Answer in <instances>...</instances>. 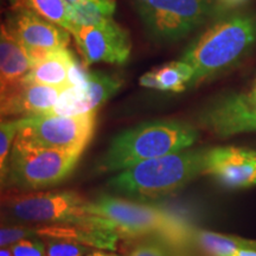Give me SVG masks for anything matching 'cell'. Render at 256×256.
Returning a JSON list of instances; mask_svg holds the SVG:
<instances>
[{
  "label": "cell",
  "instance_id": "1",
  "mask_svg": "<svg viewBox=\"0 0 256 256\" xmlns=\"http://www.w3.org/2000/svg\"><path fill=\"white\" fill-rule=\"evenodd\" d=\"M198 139L197 130L177 120H156L124 130L112 140L98 160V171L121 172L159 156L190 148Z\"/></svg>",
  "mask_w": 256,
  "mask_h": 256
},
{
  "label": "cell",
  "instance_id": "2",
  "mask_svg": "<svg viewBox=\"0 0 256 256\" xmlns=\"http://www.w3.org/2000/svg\"><path fill=\"white\" fill-rule=\"evenodd\" d=\"M256 43V14H238L220 19L196 38L180 60L192 66L190 87L238 63Z\"/></svg>",
  "mask_w": 256,
  "mask_h": 256
},
{
  "label": "cell",
  "instance_id": "3",
  "mask_svg": "<svg viewBox=\"0 0 256 256\" xmlns=\"http://www.w3.org/2000/svg\"><path fill=\"white\" fill-rule=\"evenodd\" d=\"M206 150H183L124 170L108 182L114 194L138 202L168 196L203 174Z\"/></svg>",
  "mask_w": 256,
  "mask_h": 256
},
{
  "label": "cell",
  "instance_id": "4",
  "mask_svg": "<svg viewBox=\"0 0 256 256\" xmlns=\"http://www.w3.org/2000/svg\"><path fill=\"white\" fill-rule=\"evenodd\" d=\"M90 212L110 220L121 238L152 236L176 248L194 241V230L184 220L142 202L104 194L90 202Z\"/></svg>",
  "mask_w": 256,
  "mask_h": 256
},
{
  "label": "cell",
  "instance_id": "5",
  "mask_svg": "<svg viewBox=\"0 0 256 256\" xmlns=\"http://www.w3.org/2000/svg\"><path fill=\"white\" fill-rule=\"evenodd\" d=\"M82 154L30 145L16 138L4 183L20 190H40L60 184L74 171Z\"/></svg>",
  "mask_w": 256,
  "mask_h": 256
},
{
  "label": "cell",
  "instance_id": "6",
  "mask_svg": "<svg viewBox=\"0 0 256 256\" xmlns=\"http://www.w3.org/2000/svg\"><path fill=\"white\" fill-rule=\"evenodd\" d=\"M136 8L153 40L174 43L206 24L220 5L218 0H136Z\"/></svg>",
  "mask_w": 256,
  "mask_h": 256
},
{
  "label": "cell",
  "instance_id": "7",
  "mask_svg": "<svg viewBox=\"0 0 256 256\" xmlns=\"http://www.w3.org/2000/svg\"><path fill=\"white\" fill-rule=\"evenodd\" d=\"M4 203L14 218L28 223L83 224L94 217L90 202L75 191L19 192Z\"/></svg>",
  "mask_w": 256,
  "mask_h": 256
},
{
  "label": "cell",
  "instance_id": "8",
  "mask_svg": "<svg viewBox=\"0 0 256 256\" xmlns=\"http://www.w3.org/2000/svg\"><path fill=\"white\" fill-rule=\"evenodd\" d=\"M96 113L62 116L38 115L19 119L17 139L30 145L82 154L92 142Z\"/></svg>",
  "mask_w": 256,
  "mask_h": 256
},
{
  "label": "cell",
  "instance_id": "9",
  "mask_svg": "<svg viewBox=\"0 0 256 256\" xmlns=\"http://www.w3.org/2000/svg\"><path fill=\"white\" fill-rule=\"evenodd\" d=\"M70 34L75 40L86 66L94 63H126L130 56V34L113 18L89 26H74Z\"/></svg>",
  "mask_w": 256,
  "mask_h": 256
},
{
  "label": "cell",
  "instance_id": "10",
  "mask_svg": "<svg viewBox=\"0 0 256 256\" xmlns=\"http://www.w3.org/2000/svg\"><path fill=\"white\" fill-rule=\"evenodd\" d=\"M203 174L230 190L256 185V151L236 146L208 148L203 156Z\"/></svg>",
  "mask_w": 256,
  "mask_h": 256
},
{
  "label": "cell",
  "instance_id": "11",
  "mask_svg": "<svg viewBox=\"0 0 256 256\" xmlns=\"http://www.w3.org/2000/svg\"><path fill=\"white\" fill-rule=\"evenodd\" d=\"M122 80L106 72H88L81 84L72 86L60 94L52 110L44 115L76 116L98 113V110L119 92Z\"/></svg>",
  "mask_w": 256,
  "mask_h": 256
},
{
  "label": "cell",
  "instance_id": "12",
  "mask_svg": "<svg viewBox=\"0 0 256 256\" xmlns=\"http://www.w3.org/2000/svg\"><path fill=\"white\" fill-rule=\"evenodd\" d=\"M5 25L26 50L68 49V30L23 5L12 8Z\"/></svg>",
  "mask_w": 256,
  "mask_h": 256
},
{
  "label": "cell",
  "instance_id": "13",
  "mask_svg": "<svg viewBox=\"0 0 256 256\" xmlns=\"http://www.w3.org/2000/svg\"><path fill=\"white\" fill-rule=\"evenodd\" d=\"M200 122L220 138L256 133V108L244 94H230L206 106L200 114Z\"/></svg>",
  "mask_w": 256,
  "mask_h": 256
},
{
  "label": "cell",
  "instance_id": "14",
  "mask_svg": "<svg viewBox=\"0 0 256 256\" xmlns=\"http://www.w3.org/2000/svg\"><path fill=\"white\" fill-rule=\"evenodd\" d=\"M63 90L38 83L22 82L17 87L2 94V116L23 118L46 114L55 107Z\"/></svg>",
  "mask_w": 256,
  "mask_h": 256
},
{
  "label": "cell",
  "instance_id": "15",
  "mask_svg": "<svg viewBox=\"0 0 256 256\" xmlns=\"http://www.w3.org/2000/svg\"><path fill=\"white\" fill-rule=\"evenodd\" d=\"M31 60L25 48L14 37L5 24L0 34V83L2 94L20 84L31 69Z\"/></svg>",
  "mask_w": 256,
  "mask_h": 256
},
{
  "label": "cell",
  "instance_id": "16",
  "mask_svg": "<svg viewBox=\"0 0 256 256\" xmlns=\"http://www.w3.org/2000/svg\"><path fill=\"white\" fill-rule=\"evenodd\" d=\"M75 62V57L68 49L50 50L46 56L32 63L23 82L38 83L66 90L72 87L69 74Z\"/></svg>",
  "mask_w": 256,
  "mask_h": 256
},
{
  "label": "cell",
  "instance_id": "17",
  "mask_svg": "<svg viewBox=\"0 0 256 256\" xmlns=\"http://www.w3.org/2000/svg\"><path fill=\"white\" fill-rule=\"evenodd\" d=\"M194 241L211 256H234L240 249H256V241L209 230H194Z\"/></svg>",
  "mask_w": 256,
  "mask_h": 256
},
{
  "label": "cell",
  "instance_id": "18",
  "mask_svg": "<svg viewBox=\"0 0 256 256\" xmlns=\"http://www.w3.org/2000/svg\"><path fill=\"white\" fill-rule=\"evenodd\" d=\"M156 83H158V90L182 92L190 87V83L194 78V72L191 66L183 60H176L158 69L153 70Z\"/></svg>",
  "mask_w": 256,
  "mask_h": 256
},
{
  "label": "cell",
  "instance_id": "19",
  "mask_svg": "<svg viewBox=\"0 0 256 256\" xmlns=\"http://www.w3.org/2000/svg\"><path fill=\"white\" fill-rule=\"evenodd\" d=\"M114 12L115 0L114 2H86L78 5H70L72 28L104 23L108 19L113 18Z\"/></svg>",
  "mask_w": 256,
  "mask_h": 256
},
{
  "label": "cell",
  "instance_id": "20",
  "mask_svg": "<svg viewBox=\"0 0 256 256\" xmlns=\"http://www.w3.org/2000/svg\"><path fill=\"white\" fill-rule=\"evenodd\" d=\"M20 4L70 32V4L66 0H20Z\"/></svg>",
  "mask_w": 256,
  "mask_h": 256
},
{
  "label": "cell",
  "instance_id": "21",
  "mask_svg": "<svg viewBox=\"0 0 256 256\" xmlns=\"http://www.w3.org/2000/svg\"><path fill=\"white\" fill-rule=\"evenodd\" d=\"M19 130V119L2 121L0 124V174L5 177L12 147Z\"/></svg>",
  "mask_w": 256,
  "mask_h": 256
},
{
  "label": "cell",
  "instance_id": "22",
  "mask_svg": "<svg viewBox=\"0 0 256 256\" xmlns=\"http://www.w3.org/2000/svg\"><path fill=\"white\" fill-rule=\"evenodd\" d=\"M46 240V256H87L92 248L80 243L57 238Z\"/></svg>",
  "mask_w": 256,
  "mask_h": 256
},
{
  "label": "cell",
  "instance_id": "23",
  "mask_svg": "<svg viewBox=\"0 0 256 256\" xmlns=\"http://www.w3.org/2000/svg\"><path fill=\"white\" fill-rule=\"evenodd\" d=\"M177 249L162 240L152 238L134 247L128 256H174Z\"/></svg>",
  "mask_w": 256,
  "mask_h": 256
},
{
  "label": "cell",
  "instance_id": "24",
  "mask_svg": "<svg viewBox=\"0 0 256 256\" xmlns=\"http://www.w3.org/2000/svg\"><path fill=\"white\" fill-rule=\"evenodd\" d=\"M14 256H46V248L40 238H28L12 244Z\"/></svg>",
  "mask_w": 256,
  "mask_h": 256
},
{
  "label": "cell",
  "instance_id": "25",
  "mask_svg": "<svg viewBox=\"0 0 256 256\" xmlns=\"http://www.w3.org/2000/svg\"><path fill=\"white\" fill-rule=\"evenodd\" d=\"M36 238L34 226H2L0 230V246L8 248L20 240Z\"/></svg>",
  "mask_w": 256,
  "mask_h": 256
},
{
  "label": "cell",
  "instance_id": "26",
  "mask_svg": "<svg viewBox=\"0 0 256 256\" xmlns=\"http://www.w3.org/2000/svg\"><path fill=\"white\" fill-rule=\"evenodd\" d=\"M246 98H247V101L250 104L252 107L256 108V80L254 82V86H252V90L248 92V94H244Z\"/></svg>",
  "mask_w": 256,
  "mask_h": 256
},
{
  "label": "cell",
  "instance_id": "27",
  "mask_svg": "<svg viewBox=\"0 0 256 256\" xmlns=\"http://www.w3.org/2000/svg\"><path fill=\"white\" fill-rule=\"evenodd\" d=\"M224 6H228V8H235V6L242 5L243 2H247V0H220Z\"/></svg>",
  "mask_w": 256,
  "mask_h": 256
},
{
  "label": "cell",
  "instance_id": "28",
  "mask_svg": "<svg viewBox=\"0 0 256 256\" xmlns=\"http://www.w3.org/2000/svg\"><path fill=\"white\" fill-rule=\"evenodd\" d=\"M234 256H256V249H240Z\"/></svg>",
  "mask_w": 256,
  "mask_h": 256
},
{
  "label": "cell",
  "instance_id": "29",
  "mask_svg": "<svg viewBox=\"0 0 256 256\" xmlns=\"http://www.w3.org/2000/svg\"><path fill=\"white\" fill-rule=\"evenodd\" d=\"M70 5H78L86 2H114V0H66Z\"/></svg>",
  "mask_w": 256,
  "mask_h": 256
},
{
  "label": "cell",
  "instance_id": "30",
  "mask_svg": "<svg viewBox=\"0 0 256 256\" xmlns=\"http://www.w3.org/2000/svg\"><path fill=\"white\" fill-rule=\"evenodd\" d=\"M87 256H119L114 252H89Z\"/></svg>",
  "mask_w": 256,
  "mask_h": 256
},
{
  "label": "cell",
  "instance_id": "31",
  "mask_svg": "<svg viewBox=\"0 0 256 256\" xmlns=\"http://www.w3.org/2000/svg\"><path fill=\"white\" fill-rule=\"evenodd\" d=\"M0 256H14L12 255L11 248H2V252H0Z\"/></svg>",
  "mask_w": 256,
  "mask_h": 256
},
{
  "label": "cell",
  "instance_id": "32",
  "mask_svg": "<svg viewBox=\"0 0 256 256\" xmlns=\"http://www.w3.org/2000/svg\"><path fill=\"white\" fill-rule=\"evenodd\" d=\"M174 256H191V255L188 254V252L184 250V248H178L177 250H176Z\"/></svg>",
  "mask_w": 256,
  "mask_h": 256
},
{
  "label": "cell",
  "instance_id": "33",
  "mask_svg": "<svg viewBox=\"0 0 256 256\" xmlns=\"http://www.w3.org/2000/svg\"><path fill=\"white\" fill-rule=\"evenodd\" d=\"M8 2H10V4L12 5V8H18V6L22 5L20 0H8Z\"/></svg>",
  "mask_w": 256,
  "mask_h": 256
}]
</instances>
